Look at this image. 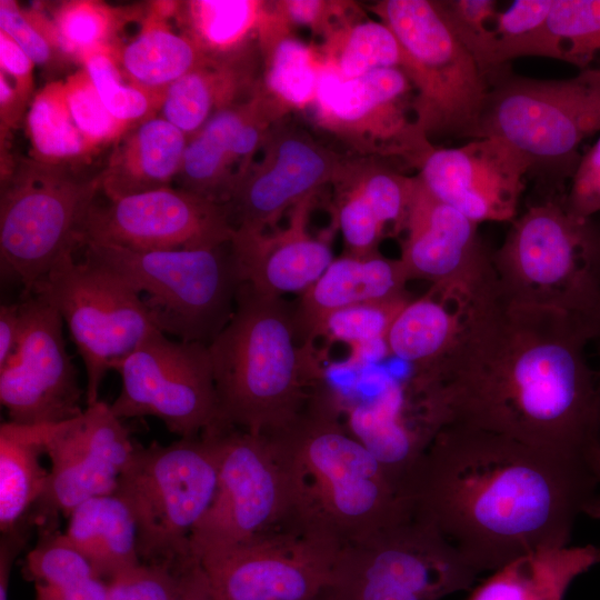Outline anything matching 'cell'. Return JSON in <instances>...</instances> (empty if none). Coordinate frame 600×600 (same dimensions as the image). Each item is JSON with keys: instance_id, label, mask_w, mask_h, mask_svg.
I'll use <instances>...</instances> for the list:
<instances>
[{"instance_id": "obj_1", "label": "cell", "mask_w": 600, "mask_h": 600, "mask_svg": "<svg viewBox=\"0 0 600 600\" xmlns=\"http://www.w3.org/2000/svg\"><path fill=\"white\" fill-rule=\"evenodd\" d=\"M598 334L564 313L483 290L454 348L423 371L447 424L501 434L600 477Z\"/></svg>"}, {"instance_id": "obj_2", "label": "cell", "mask_w": 600, "mask_h": 600, "mask_svg": "<svg viewBox=\"0 0 600 600\" xmlns=\"http://www.w3.org/2000/svg\"><path fill=\"white\" fill-rule=\"evenodd\" d=\"M412 517L479 573L531 551L569 546L581 518L600 519V477L493 432L447 424L407 486Z\"/></svg>"}, {"instance_id": "obj_3", "label": "cell", "mask_w": 600, "mask_h": 600, "mask_svg": "<svg viewBox=\"0 0 600 600\" xmlns=\"http://www.w3.org/2000/svg\"><path fill=\"white\" fill-rule=\"evenodd\" d=\"M266 436L287 466L301 513L343 544L412 516L406 493L347 429L322 383L293 420Z\"/></svg>"}, {"instance_id": "obj_4", "label": "cell", "mask_w": 600, "mask_h": 600, "mask_svg": "<svg viewBox=\"0 0 600 600\" xmlns=\"http://www.w3.org/2000/svg\"><path fill=\"white\" fill-rule=\"evenodd\" d=\"M208 348L217 428L269 434L293 420L324 380L313 347L299 339L292 307L246 283L232 317Z\"/></svg>"}, {"instance_id": "obj_5", "label": "cell", "mask_w": 600, "mask_h": 600, "mask_svg": "<svg viewBox=\"0 0 600 600\" xmlns=\"http://www.w3.org/2000/svg\"><path fill=\"white\" fill-rule=\"evenodd\" d=\"M564 197L531 204L492 253L509 301L570 316L600 338V227L570 213Z\"/></svg>"}, {"instance_id": "obj_6", "label": "cell", "mask_w": 600, "mask_h": 600, "mask_svg": "<svg viewBox=\"0 0 600 600\" xmlns=\"http://www.w3.org/2000/svg\"><path fill=\"white\" fill-rule=\"evenodd\" d=\"M600 132V68L567 79H536L512 70L490 82L472 139L498 137L530 163L529 177L564 197V181L582 142ZM547 198V199H548Z\"/></svg>"}, {"instance_id": "obj_7", "label": "cell", "mask_w": 600, "mask_h": 600, "mask_svg": "<svg viewBox=\"0 0 600 600\" xmlns=\"http://www.w3.org/2000/svg\"><path fill=\"white\" fill-rule=\"evenodd\" d=\"M220 442L216 430L169 444L134 443L116 493L137 528L140 561L180 569L191 556V536L216 493Z\"/></svg>"}, {"instance_id": "obj_8", "label": "cell", "mask_w": 600, "mask_h": 600, "mask_svg": "<svg viewBox=\"0 0 600 600\" xmlns=\"http://www.w3.org/2000/svg\"><path fill=\"white\" fill-rule=\"evenodd\" d=\"M84 259L123 279L143 300L156 327L209 346L233 314L242 284L231 241L214 248L136 251L84 243Z\"/></svg>"}, {"instance_id": "obj_9", "label": "cell", "mask_w": 600, "mask_h": 600, "mask_svg": "<svg viewBox=\"0 0 600 600\" xmlns=\"http://www.w3.org/2000/svg\"><path fill=\"white\" fill-rule=\"evenodd\" d=\"M399 40L413 89L418 129L432 137L473 138L489 84L450 27L439 1L381 0L370 4Z\"/></svg>"}, {"instance_id": "obj_10", "label": "cell", "mask_w": 600, "mask_h": 600, "mask_svg": "<svg viewBox=\"0 0 600 600\" xmlns=\"http://www.w3.org/2000/svg\"><path fill=\"white\" fill-rule=\"evenodd\" d=\"M100 192V174L22 160L1 176L0 270L2 280L34 284L79 248L82 222Z\"/></svg>"}, {"instance_id": "obj_11", "label": "cell", "mask_w": 600, "mask_h": 600, "mask_svg": "<svg viewBox=\"0 0 600 600\" xmlns=\"http://www.w3.org/2000/svg\"><path fill=\"white\" fill-rule=\"evenodd\" d=\"M480 574L434 528L410 517L342 546L314 600H440Z\"/></svg>"}, {"instance_id": "obj_12", "label": "cell", "mask_w": 600, "mask_h": 600, "mask_svg": "<svg viewBox=\"0 0 600 600\" xmlns=\"http://www.w3.org/2000/svg\"><path fill=\"white\" fill-rule=\"evenodd\" d=\"M30 294L47 300L66 322L84 364L87 406L100 400L111 362L159 330L139 293L123 279L87 259L76 262L73 253L62 257Z\"/></svg>"}, {"instance_id": "obj_13", "label": "cell", "mask_w": 600, "mask_h": 600, "mask_svg": "<svg viewBox=\"0 0 600 600\" xmlns=\"http://www.w3.org/2000/svg\"><path fill=\"white\" fill-rule=\"evenodd\" d=\"M214 430L220 442L218 483L209 509L191 536L196 560L303 516L291 476L268 436L237 428Z\"/></svg>"}, {"instance_id": "obj_14", "label": "cell", "mask_w": 600, "mask_h": 600, "mask_svg": "<svg viewBox=\"0 0 600 600\" xmlns=\"http://www.w3.org/2000/svg\"><path fill=\"white\" fill-rule=\"evenodd\" d=\"M342 546L331 529L301 516L197 561L216 600H314Z\"/></svg>"}, {"instance_id": "obj_15", "label": "cell", "mask_w": 600, "mask_h": 600, "mask_svg": "<svg viewBox=\"0 0 600 600\" xmlns=\"http://www.w3.org/2000/svg\"><path fill=\"white\" fill-rule=\"evenodd\" d=\"M121 377L112 412L122 419L153 417L179 438H196L218 427L219 412L209 348L171 340L161 331L130 354L111 362Z\"/></svg>"}, {"instance_id": "obj_16", "label": "cell", "mask_w": 600, "mask_h": 600, "mask_svg": "<svg viewBox=\"0 0 600 600\" xmlns=\"http://www.w3.org/2000/svg\"><path fill=\"white\" fill-rule=\"evenodd\" d=\"M413 98L400 69L343 79L324 63L310 109L317 124L358 157H396L413 166L431 144L416 126Z\"/></svg>"}, {"instance_id": "obj_17", "label": "cell", "mask_w": 600, "mask_h": 600, "mask_svg": "<svg viewBox=\"0 0 600 600\" xmlns=\"http://www.w3.org/2000/svg\"><path fill=\"white\" fill-rule=\"evenodd\" d=\"M234 234L227 210L200 194L166 187L97 201L80 232L84 243L116 246L136 251H170L214 248Z\"/></svg>"}, {"instance_id": "obj_18", "label": "cell", "mask_w": 600, "mask_h": 600, "mask_svg": "<svg viewBox=\"0 0 600 600\" xmlns=\"http://www.w3.org/2000/svg\"><path fill=\"white\" fill-rule=\"evenodd\" d=\"M134 443L122 420L101 400L78 417L52 424L46 441L48 483L31 512V524L58 528L59 518H68L80 503L113 493Z\"/></svg>"}, {"instance_id": "obj_19", "label": "cell", "mask_w": 600, "mask_h": 600, "mask_svg": "<svg viewBox=\"0 0 600 600\" xmlns=\"http://www.w3.org/2000/svg\"><path fill=\"white\" fill-rule=\"evenodd\" d=\"M20 336L0 366V401L9 421L56 424L82 413L77 371L66 350L63 320L42 297L21 298Z\"/></svg>"}, {"instance_id": "obj_20", "label": "cell", "mask_w": 600, "mask_h": 600, "mask_svg": "<svg viewBox=\"0 0 600 600\" xmlns=\"http://www.w3.org/2000/svg\"><path fill=\"white\" fill-rule=\"evenodd\" d=\"M260 153L224 204L234 230L273 228L287 211L333 183L344 159L288 117L270 128Z\"/></svg>"}, {"instance_id": "obj_21", "label": "cell", "mask_w": 600, "mask_h": 600, "mask_svg": "<svg viewBox=\"0 0 600 600\" xmlns=\"http://www.w3.org/2000/svg\"><path fill=\"white\" fill-rule=\"evenodd\" d=\"M413 167L432 196L478 224L512 221L530 172L528 159L498 137L453 148L431 143Z\"/></svg>"}, {"instance_id": "obj_22", "label": "cell", "mask_w": 600, "mask_h": 600, "mask_svg": "<svg viewBox=\"0 0 600 600\" xmlns=\"http://www.w3.org/2000/svg\"><path fill=\"white\" fill-rule=\"evenodd\" d=\"M417 178L399 258L409 281L456 283L476 291L491 286L497 277L479 224L437 199Z\"/></svg>"}, {"instance_id": "obj_23", "label": "cell", "mask_w": 600, "mask_h": 600, "mask_svg": "<svg viewBox=\"0 0 600 600\" xmlns=\"http://www.w3.org/2000/svg\"><path fill=\"white\" fill-rule=\"evenodd\" d=\"M284 117L268 99H251L213 114L188 140L178 188L226 204L259 154L270 128Z\"/></svg>"}, {"instance_id": "obj_24", "label": "cell", "mask_w": 600, "mask_h": 600, "mask_svg": "<svg viewBox=\"0 0 600 600\" xmlns=\"http://www.w3.org/2000/svg\"><path fill=\"white\" fill-rule=\"evenodd\" d=\"M314 199L291 210L286 228L273 232L234 230L232 250L242 283L270 297L303 293L334 260L330 244L308 231Z\"/></svg>"}, {"instance_id": "obj_25", "label": "cell", "mask_w": 600, "mask_h": 600, "mask_svg": "<svg viewBox=\"0 0 600 600\" xmlns=\"http://www.w3.org/2000/svg\"><path fill=\"white\" fill-rule=\"evenodd\" d=\"M408 281L400 259H388L378 252L366 257L346 254L334 259L292 307L299 339L313 347L326 318L339 309L408 298Z\"/></svg>"}, {"instance_id": "obj_26", "label": "cell", "mask_w": 600, "mask_h": 600, "mask_svg": "<svg viewBox=\"0 0 600 600\" xmlns=\"http://www.w3.org/2000/svg\"><path fill=\"white\" fill-rule=\"evenodd\" d=\"M261 72L258 40L236 53L208 58L168 87L159 117L190 139L218 111L251 99Z\"/></svg>"}, {"instance_id": "obj_27", "label": "cell", "mask_w": 600, "mask_h": 600, "mask_svg": "<svg viewBox=\"0 0 600 600\" xmlns=\"http://www.w3.org/2000/svg\"><path fill=\"white\" fill-rule=\"evenodd\" d=\"M483 290L456 283L432 284L421 298L410 299L388 330V352L408 362L416 372L428 370L454 348Z\"/></svg>"}, {"instance_id": "obj_28", "label": "cell", "mask_w": 600, "mask_h": 600, "mask_svg": "<svg viewBox=\"0 0 600 600\" xmlns=\"http://www.w3.org/2000/svg\"><path fill=\"white\" fill-rule=\"evenodd\" d=\"M189 138L161 117L128 130L117 142L100 174L107 200L171 187Z\"/></svg>"}, {"instance_id": "obj_29", "label": "cell", "mask_w": 600, "mask_h": 600, "mask_svg": "<svg viewBox=\"0 0 600 600\" xmlns=\"http://www.w3.org/2000/svg\"><path fill=\"white\" fill-rule=\"evenodd\" d=\"M267 1L258 31L262 72L258 92L283 116L311 108L323 69L317 47L300 40Z\"/></svg>"}, {"instance_id": "obj_30", "label": "cell", "mask_w": 600, "mask_h": 600, "mask_svg": "<svg viewBox=\"0 0 600 600\" xmlns=\"http://www.w3.org/2000/svg\"><path fill=\"white\" fill-rule=\"evenodd\" d=\"M600 563V546H563L522 554L494 570L467 600H564L572 582Z\"/></svg>"}, {"instance_id": "obj_31", "label": "cell", "mask_w": 600, "mask_h": 600, "mask_svg": "<svg viewBox=\"0 0 600 600\" xmlns=\"http://www.w3.org/2000/svg\"><path fill=\"white\" fill-rule=\"evenodd\" d=\"M67 519L66 536L102 580L141 563L133 516L116 492L86 500Z\"/></svg>"}, {"instance_id": "obj_32", "label": "cell", "mask_w": 600, "mask_h": 600, "mask_svg": "<svg viewBox=\"0 0 600 600\" xmlns=\"http://www.w3.org/2000/svg\"><path fill=\"white\" fill-rule=\"evenodd\" d=\"M51 426H26L11 421L0 426L1 534L32 526L31 512L42 497L49 478V469L43 466L42 457Z\"/></svg>"}, {"instance_id": "obj_33", "label": "cell", "mask_w": 600, "mask_h": 600, "mask_svg": "<svg viewBox=\"0 0 600 600\" xmlns=\"http://www.w3.org/2000/svg\"><path fill=\"white\" fill-rule=\"evenodd\" d=\"M113 54L128 80L161 98L170 84L209 58L184 32L172 31L154 10L140 32L116 47Z\"/></svg>"}, {"instance_id": "obj_34", "label": "cell", "mask_w": 600, "mask_h": 600, "mask_svg": "<svg viewBox=\"0 0 600 600\" xmlns=\"http://www.w3.org/2000/svg\"><path fill=\"white\" fill-rule=\"evenodd\" d=\"M267 1L193 0L179 2L184 33L209 58L236 53L258 40Z\"/></svg>"}, {"instance_id": "obj_35", "label": "cell", "mask_w": 600, "mask_h": 600, "mask_svg": "<svg viewBox=\"0 0 600 600\" xmlns=\"http://www.w3.org/2000/svg\"><path fill=\"white\" fill-rule=\"evenodd\" d=\"M318 50L323 62L343 79L386 68L406 73V56L396 34L387 24L366 14L331 32Z\"/></svg>"}, {"instance_id": "obj_36", "label": "cell", "mask_w": 600, "mask_h": 600, "mask_svg": "<svg viewBox=\"0 0 600 600\" xmlns=\"http://www.w3.org/2000/svg\"><path fill=\"white\" fill-rule=\"evenodd\" d=\"M26 123L37 162L67 167L96 152L72 120L63 81L47 83L31 98Z\"/></svg>"}, {"instance_id": "obj_37", "label": "cell", "mask_w": 600, "mask_h": 600, "mask_svg": "<svg viewBox=\"0 0 600 600\" xmlns=\"http://www.w3.org/2000/svg\"><path fill=\"white\" fill-rule=\"evenodd\" d=\"M336 182L356 188L384 227L391 224L394 233L404 230L417 176L402 174L379 162L378 158L344 157Z\"/></svg>"}, {"instance_id": "obj_38", "label": "cell", "mask_w": 600, "mask_h": 600, "mask_svg": "<svg viewBox=\"0 0 600 600\" xmlns=\"http://www.w3.org/2000/svg\"><path fill=\"white\" fill-rule=\"evenodd\" d=\"M552 3L553 0H516L497 12L492 30L502 67L527 57L562 61L559 41L549 24Z\"/></svg>"}, {"instance_id": "obj_39", "label": "cell", "mask_w": 600, "mask_h": 600, "mask_svg": "<svg viewBox=\"0 0 600 600\" xmlns=\"http://www.w3.org/2000/svg\"><path fill=\"white\" fill-rule=\"evenodd\" d=\"M124 13L98 1L61 3L50 22L59 52L82 63L93 52L114 49L118 46L116 34L124 21Z\"/></svg>"}, {"instance_id": "obj_40", "label": "cell", "mask_w": 600, "mask_h": 600, "mask_svg": "<svg viewBox=\"0 0 600 600\" xmlns=\"http://www.w3.org/2000/svg\"><path fill=\"white\" fill-rule=\"evenodd\" d=\"M82 66L88 72L107 110L120 122L134 127L154 117L162 98L143 90L131 81H123L113 49H103L87 56Z\"/></svg>"}, {"instance_id": "obj_41", "label": "cell", "mask_w": 600, "mask_h": 600, "mask_svg": "<svg viewBox=\"0 0 600 600\" xmlns=\"http://www.w3.org/2000/svg\"><path fill=\"white\" fill-rule=\"evenodd\" d=\"M409 300L408 297L339 309L326 318L319 338L347 343L351 346L353 352H372L373 356L388 352L386 346L388 330Z\"/></svg>"}, {"instance_id": "obj_42", "label": "cell", "mask_w": 600, "mask_h": 600, "mask_svg": "<svg viewBox=\"0 0 600 600\" xmlns=\"http://www.w3.org/2000/svg\"><path fill=\"white\" fill-rule=\"evenodd\" d=\"M549 24L563 62L600 68V0H553Z\"/></svg>"}, {"instance_id": "obj_43", "label": "cell", "mask_w": 600, "mask_h": 600, "mask_svg": "<svg viewBox=\"0 0 600 600\" xmlns=\"http://www.w3.org/2000/svg\"><path fill=\"white\" fill-rule=\"evenodd\" d=\"M458 39L477 62L488 84L511 70L498 59L492 22L498 12L493 0L439 1Z\"/></svg>"}, {"instance_id": "obj_44", "label": "cell", "mask_w": 600, "mask_h": 600, "mask_svg": "<svg viewBox=\"0 0 600 600\" xmlns=\"http://www.w3.org/2000/svg\"><path fill=\"white\" fill-rule=\"evenodd\" d=\"M37 532V542L27 553L21 569L27 581L33 586L62 584L98 577L64 532L58 528H39Z\"/></svg>"}, {"instance_id": "obj_45", "label": "cell", "mask_w": 600, "mask_h": 600, "mask_svg": "<svg viewBox=\"0 0 600 600\" xmlns=\"http://www.w3.org/2000/svg\"><path fill=\"white\" fill-rule=\"evenodd\" d=\"M63 86L72 120L94 150L116 143L131 129L107 110L83 67L69 76Z\"/></svg>"}, {"instance_id": "obj_46", "label": "cell", "mask_w": 600, "mask_h": 600, "mask_svg": "<svg viewBox=\"0 0 600 600\" xmlns=\"http://www.w3.org/2000/svg\"><path fill=\"white\" fill-rule=\"evenodd\" d=\"M337 220L348 253L366 257L378 252L384 226L364 197L353 187L336 182Z\"/></svg>"}, {"instance_id": "obj_47", "label": "cell", "mask_w": 600, "mask_h": 600, "mask_svg": "<svg viewBox=\"0 0 600 600\" xmlns=\"http://www.w3.org/2000/svg\"><path fill=\"white\" fill-rule=\"evenodd\" d=\"M274 12L293 30L308 28L322 40L331 32L363 16L351 1L333 0H279L271 1Z\"/></svg>"}, {"instance_id": "obj_48", "label": "cell", "mask_w": 600, "mask_h": 600, "mask_svg": "<svg viewBox=\"0 0 600 600\" xmlns=\"http://www.w3.org/2000/svg\"><path fill=\"white\" fill-rule=\"evenodd\" d=\"M0 30L6 32L34 64L48 66L59 52L51 23L40 13L23 11L16 1H0Z\"/></svg>"}, {"instance_id": "obj_49", "label": "cell", "mask_w": 600, "mask_h": 600, "mask_svg": "<svg viewBox=\"0 0 600 600\" xmlns=\"http://www.w3.org/2000/svg\"><path fill=\"white\" fill-rule=\"evenodd\" d=\"M183 567L141 562L108 581L106 600H174Z\"/></svg>"}, {"instance_id": "obj_50", "label": "cell", "mask_w": 600, "mask_h": 600, "mask_svg": "<svg viewBox=\"0 0 600 600\" xmlns=\"http://www.w3.org/2000/svg\"><path fill=\"white\" fill-rule=\"evenodd\" d=\"M563 203L570 213L580 218H593L600 212V136L580 157Z\"/></svg>"}, {"instance_id": "obj_51", "label": "cell", "mask_w": 600, "mask_h": 600, "mask_svg": "<svg viewBox=\"0 0 600 600\" xmlns=\"http://www.w3.org/2000/svg\"><path fill=\"white\" fill-rule=\"evenodd\" d=\"M0 69L12 79L20 98L27 103L32 93L33 61L3 31L0 30Z\"/></svg>"}, {"instance_id": "obj_52", "label": "cell", "mask_w": 600, "mask_h": 600, "mask_svg": "<svg viewBox=\"0 0 600 600\" xmlns=\"http://www.w3.org/2000/svg\"><path fill=\"white\" fill-rule=\"evenodd\" d=\"M108 582L98 578L62 583L34 584V600H106Z\"/></svg>"}, {"instance_id": "obj_53", "label": "cell", "mask_w": 600, "mask_h": 600, "mask_svg": "<svg viewBox=\"0 0 600 600\" xmlns=\"http://www.w3.org/2000/svg\"><path fill=\"white\" fill-rule=\"evenodd\" d=\"M33 527L26 526L0 538V600H9L10 578L14 561L23 550Z\"/></svg>"}, {"instance_id": "obj_54", "label": "cell", "mask_w": 600, "mask_h": 600, "mask_svg": "<svg viewBox=\"0 0 600 600\" xmlns=\"http://www.w3.org/2000/svg\"><path fill=\"white\" fill-rule=\"evenodd\" d=\"M174 600H216L209 581L196 559L182 568Z\"/></svg>"}, {"instance_id": "obj_55", "label": "cell", "mask_w": 600, "mask_h": 600, "mask_svg": "<svg viewBox=\"0 0 600 600\" xmlns=\"http://www.w3.org/2000/svg\"><path fill=\"white\" fill-rule=\"evenodd\" d=\"M20 336L19 302L0 308V366L13 353Z\"/></svg>"}, {"instance_id": "obj_56", "label": "cell", "mask_w": 600, "mask_h": 600, "mask_svg": "<svg viewBox=\"0 0 600 600\" xmlns=\"http://www.w3.org/2000/svg\"><path fill=\"white\" fill-rule=\"evenodd\" d=\"M24 104L9 78L0 72L1 128L10 129L18 126Z\"/></svg>"}, {"instance_id": "obj_57", "label": "cell", "mask_w": 600, "mask_h": 600, "mask_svg": "<svg viewBox=\"0 0 600 600\" xmlns=\"http://www.w3.org/2000/svg\"><path fill=\"white\" fill-rule=\"evenodd\" d=\"M599 373H600V371H599Z\"/></svg>"}]
</instances>
